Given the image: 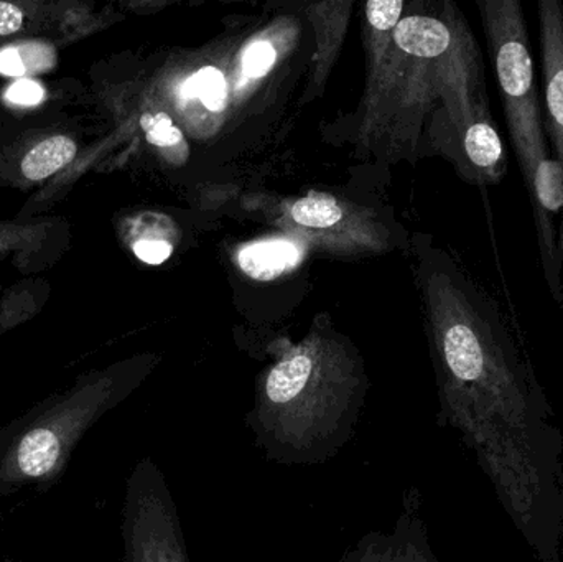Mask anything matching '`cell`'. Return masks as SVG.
I'll use <instances>...</instances> for the list:
<instances>
[{
  "label": "cell",
  "mask_w": 563,
  "mask_h": 562,
  "mask_svg": "<svg viewBox=\"0 0 563 562\" xmlns=\"http://www.w3.org/2000/svg\"><path fill=\"white\" fill-rule=\"evenodd\" d=\"M276 63V49L266 40L253 43L244 53L243 71L246 78H263Z\"/></svg>",
  "instance_id": "15"
},
{
  "label": "cell",
  "mask_w": 563,
  "mask_h": 562,
  "mask_svg": "<svg viewBox=\"0 0 563 562\" xmlns=\"http://www.w3.org/2000/svg\"><path fill=\"white\" fill-rule=\"evenodd\" d=\"M402 0H373L366 5V15L371 26L380 32L396 29L402 13Z\"/></svg>",
  "instance_id": "16"
},
{
  "label": "cell",
  "mask_w": 563,
  "mask_h": 562,
  "mask_svg": "<svg viewBox=\"0 0 563 562\" xmlns=\"http://www.w3.org/2000/svg\"><path fill=\"white\" fill-rule=\"evenodd\" d=\"M23 25V12L9 2H0V35H12Z\"/></svg>",
  "instance_id": "19"
},
{
  "label": "cell",
  "mask_w": 563,
  "mask_h": 562,
  "mask_svg": "<svg viewBox=\"0 0 563 562\" xmlns=\"http://www.w3.org/2000/svg\"><path fill=\"white\" fill-rule=\"evenodd\" d=\"M7 98L15 104H38L43 99V88L32 79H20L9 89Z\"/></svg>",
  "instance_id": "18"
},
{
  "label": "cell",
  "mask_w": 563,
  "mask_h": 562,
  "mask_svg": "<svg viewBox=\"0 0 563 562\" xmlns=\"http://www.w3.org/2000/svg\"><path fill=\"white\" fill-rule=\"evenodd\" d=\"M29 69L23 59V49L7 48L0 52V73L9 76H20Z\"/></svg>",
  "instance_id": "20"
},
{
  "label": "cell",
  "mask_w": 563,
  "mask_h": 562,
  "mask_svg": "<svg viewBox=\"0 0 563 562\" xmlns=\"http://www.w3.org/2000/svg\"><path fill=\"white\" fill-rule=\"evenodd\" d=\"M422 498L410 488L402 498V510L393 531H369L344 551L340 562H440L430 547L423 521Z\"/></svg>",
  "instance_id": "7"
},
{
  "label": "cell",
  "mask_w": 563,
  "mask_h": 562,
  "mask_svg": "<svg viewBox=\"0 0 563 562\" xmlns=\"http://www.w3.org/2000/svg\"><path fill=\"white\" fill-rule=\"evenodd\" d=\"M141 125L147 141L157 147L172 148L184 144L180 129L172 122L170 115L165 112L142 115Z\"/></svg>",
  "instance_id": "14"
},
{
  "label": "cell",
  "mask_w": 563,
  "mask_h": 562,
  "mask_svg": "<svg viewBox=\"0 0 563 562\" xmlns=\"http://www.w3.org/2000/svg\"><path fill=\"white\" fill-rule=\"evenodd\" d=\"M542 56V118L545 137L563 167V0H541L538 5ZM563 257V217L561 223Z\"/></svg>",
  "instance_id": "8"
},
{
  "label": "cell",
  "mask_w": 563,
  "mask_h": 562,
  "mask_svg": "<svg viewBox=\"0 0 563 562\" xmlns=\"http://www.w3.org/2000/svg\"><path fill=\"white\" fill-rule=\"evenodd\" d=\"M366 393L356 352L340 340L311 337L261 375L244 425L267 461L313 467L350 444Z\"/></svg>",
  "instance_id": "2"
},
{
  "label": "cell",
  "mask_w": 563,
  "mask_h": 562,
  "mask_svg": "<svg viewBox=\"0 0 563 562\" xmlns=\"http://www.w3.org/2000/svg\"><path fill=\"white\" fill-rule=\"evenodd\" d=\"M488 55L505 108L506 125L526 187L551 157L536 78L528 20L519 0H478Z\"/></svg>",
  "instance_id": "4"
},
{
  "label": "cell",
  "mask_w": 563,
  "mask_h": 562,
  "mask_svg": "<svg viewBox=\"0 0 563 562\" xmlns=\"http://www.w3.org/2000/svg\"><path fill=\"white\" fill-rule=\"evenodd\" d=\"M465 26V20L459 12H449V19L432 15L406 16L394 29V42L413 58H439L452 49Z\"/></svg>",
  "instance_id": "9"
},
{
  "label": "cell",
  "mask_w": 563,
  "mask_h": 562,
  "mask_svg": "<svg viewBox=\"0 0 563 562\" xmlns=\"http://www.w3.org/2000/svg\"><path fill=\"white\" fill-rule=\"evenodd\" d=\"M76 151L75 141L66 135L45 139L26 152L22 161L23 175L29 180H43L68 165L75 158Z\"/></svg>",
  "instance_id": "11"
},
{
  "label": "cell",
  "mask_w": 563,
  "mask_h": 562,
  "mask_svg": "<svg viewBox=\"0 0 563 562\" xmlns=\"http://www.w3.org/2000/svg\"><path fill=\"white\" fill-rule=\"evenodd\" d=\"M298 260V250L294 243L284 240L263 241L244 247L240 254V264L247 276L254 279L269 280L280 276Z\"/></svg>",
  "instance_id": "10"
},
{
  "label": "cell",
  "mask_w": 563,
  "mask_h": 562,
  "mask_svg": "<svg viewBox=\"0 0 563 562\" xmlns=\"http://www.w3.org/2000/svg\"><path fill=\"white\" fill-rule=\"evenodd\" d=\"M291 220L305 228H330L343 217L336 200L328 195H310L301 198L290 210Z\"/></svg>",
  "instance_id": "13"
},
{
  "label": "cell",
  "mask_w": 563,
  "mask_h": 562,
  "mask_svg": "<svg viewBox=\"0 0 563 562\" xmlns=\"http://www.w3.org/2000/svg\"><path fill=\"white\" fill-rule=\"evenodd\" d=\"M147 372L137 363L91 373L0 426V497L42 494L58 484L82 438L137 389Z\"/></svg>",
  "instance_id": "3"
},
{
  "label": "cell",
  "mask_w": 563,
  "mask_h": 562,
  "mask_svg": "<svg viewBox=\"0 0 563 562\" xmlns=\"http://www.w3.org/2000/svg\"><path fill=\"white\" fill-rule=\"evenodd\" d=\"M122 562H191L177 504L152 458H142L125 482Z\"/></svg>",
  "instance_id": "5"
},
{
  "label": "cell",
  "mask_w": 563,
  "mask_h": 562,
  "mask_svg": "<svg viewBox=\"0 0 563 562\" xmlns=\"http://www.w3.org/2000/svg\"><path fill=\"white\" fill-rule=\"evenodd\" d=\"M185 99L198 98L210 111H221L227 106L228 86L223 73L213 66L200 69L181 85Z\"/></svg>",
  "instance_id": "12"
},
{
  "label": "cell",
  "mask_w": 563,
  "mask_h": 562,
  "mask_svg": "<svg viewBox=\"0 0 563 562\" xmlns=\"http://www.w3.org/2000/svg\"><path fill=\"white\" fill-rule=\"evenodd\" d=\"M429 274L443 428L462 436L541 562H561L563 434L499 304L446 257Z\"/></svg>",
  "instance_id": "1"
},
{
  "label": "cell",
  "mask_w": 563,
  "mask_h": 562,
  "mask_svg": "<svg viewBox=\"0 0 563 562\" xmlns=\"http://www.w3.org/2000/svg\"><path fill=\"white\" fill-rule=\"evenodd\" d=\"M132 250H134L135 256H137L142 263L158 266V264H164L165 261L172 256L174 246L164 240H151V238H145V240L135 241Z\"/></svg>",
  "instance_id": "17"
},
{
  "label": "cell",
  "mask_w": 563,
  "mask_h": 562,
  "mask_svg": "<svg viewBox=\"0 0 563 562\" xmlns=\"http://www.w3.org/2000/svg\"><path fill=\"white\" fill-rule=\"evenodd\" d=\"M562 548H563V514H562Z\"/></svg>",
  "instance_id": "21"
},
{
  "label": "cell",
  "mask_w": 563,
  "mask_h": 562,
  "mask_svg": "<svg viewBox=\"0 0 563 562\" xmlns=\"http://www.w3.org/2000/svg\"><path fill=\"white\" fill-rule=\"evenodd\" d=\"M531 200L538 234L539 257L542 273L558 306L563 304V257L558 218L563 217V167L551 155L538 165L531 184L526 187ZM562 223V221H561Z\"/></svg>",
  "instance_id": "6"
}]
</instances>
